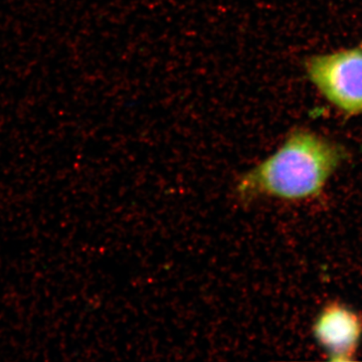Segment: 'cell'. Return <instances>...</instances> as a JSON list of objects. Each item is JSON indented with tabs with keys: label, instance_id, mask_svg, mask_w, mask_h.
Returning <instances> with one entry per match:
<instances>
[{
	"label": "cell",
	"instance_id": "6da1fadb",
	"mask_svg": "<svg viewBox=\"0 0 362 362\" xmlns=\"http://www.w3.org/2000/svg\"><path fill=\"white\" fill-rule=\"evenodd\" d=\"M346 149L306 128L292 130L272 156L249 169L235 183L243 202L262 199L303 202L319 197L346 160Z\"/></svg>",
	"mask_w": 362,
	"mask_h": 362
},
{
	"label": "cell",
	"instance_id": "7a4b0ae2",
	"mask_svg": "<svg viewBox=\"0 0 362 362\" xmlns=\"http://www.w3.org/2000/svg\"><path fill=\"white\" fill-rule=\"evenodd\" d=\"M307 77L345 117L362 115V47L315 54L305 62Z\"/></svg>",
	"mask_w": 362,
	"mask_h": 362
},
{
	"label": "cell",
	"instance_id": "3957f363",
	"mask_svg": "<svg viewBox=\"0 0 362 362\" xmlns=\"http://www.w3.org/2000/svg\"><path fill=\"white\" fill-rule=\"evenodd\" d=\"M312 332L329 361H351L362 338V316L346 305L330 302L319 312Z\"/></svg>",
	"mask_w": 362,
	"mask_h": 362
}]
</instances>
